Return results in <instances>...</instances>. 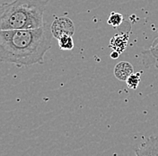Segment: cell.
<instances>
[{
  "label": "cell",
  "mask_w": 158,
  "mask_h": 156,
  "mask_svg": "<svg viewBox=\"0 0 158 156\" xmlns=\"http://www.w3.org/2000/svg\"><path fill=\"white\" fill-rule=\"evenodd\" d=\"M52 37L47 24L37 29L0 30V62L19 67L42 64Z\"/></svg>",
  "instance_id": "cell-1"
},
{
  "label": "cell",
  "mask_w": 158,
  "mask_h": 156,
  "mask_svg": "<svg viewBox=\"0 0 158 156\" xmlns=\"http://www.w3.org/2000/svg\"><path fill=\"white\" fill-rule=\"evenodd\" d=\"M45 0H13L0 5V30L37 29L42 27Z\"/></svg>",
  "instance_id": "cell-2"
},
{
  "label": "cell",
  "mask_w": 158,
  "mask_h": 156,
  "mask_svg": "<svg viewBox=\"0 0 158 156\" xmlns=\"http://www.w3.org/2000/svg\"><path fill=\"white\" fill-rule=\"evenodd\" d=\"M50 30L53 37L59 40L64 35L73 36L75 33V25L68 16H60L52 22Z\"/></svg>",
  "instance_id": "cell-3"
},
{
  "label": "cell",
  "mask_w": 158,
  "mask_h": 156,
  "mask_svg": "<svg viewBox=\"0 0 158 156\" xmlns=\"http://www.w3.org/2000/svg\"><path fill=\"white\" fill-rule=\"evenodd\" d=\"M136 156H158V137L149 136L136 149Z\"/></svg>",
  "instance_id": "cell-4"
},
{
  "label": "cell",
  "mask_w": 158,
  "mask_h": 156,
  "mask_svg": "<svg viewBox=\"0 0 158 156\" xmlns=\"http://www.w3.org/2000/svg\"><path fill=\"white\" fill-rule=\"evenodd\" d=\"M134 73V68L128 61H120L114 68V76L120 81H126Z\"/></svg>",
  "instance_id": "cell-5"
},
{
  "label": "cell",
  "mask_w": 158,
  "mask_h": 156,
  "mask_svg": "<svg viewBox=\"0 0 158 156\" xmlns=\"http://www.w3.org/2000/svg\"><path fill=\"white\" fill-rule=\"evenodd\" d=\"M128 34H116L114 35V37L110 40V46L116 51H118V53H121L127 46V42H128Z\"/></svg>",
  "instance_id": "cell-6"
},
{
  "label": "cell",
  "mask_w": 158,
  "mask_h": 156,
  "mask_svg": "<svg viewBox=\"0 0 158 156\" xmlns=\"http://www.w3.org/2000/svg\"><path fill=\"white\" fill-rule=\"evenodd\" d=\"M59 46L61 50L66 51H71L74 48V41L72 36L69 35H64L59 40Z\"/></svg>",
  "instance_id": "cell-7"
},
{
  "label": "cell",
  "mask_w": 158,
  "mask_h": 156,
  "mask_svg": "<svg viewBox=\"0 0 158 156\" xmlns=\"http://www.w3.org/2000/svg\"><path fill=\"white\" fill-rule=\"evenodd\" d=\"M122 22H123V16H122L121 14L112 12L110 15V17L108 19V24L110 25H111L112 27H114V28L118 27L121 25Z\"/></svg>",
  "instance_id": "cell-8"
},
{
  "label": "cell",
  "mask_w": 158,
  "mask_h": 156,
  "mask_svg": "<svg viewBox=\"0 0 158 156\" xmlns=\"http://www.w3.org/2000/svg\"><path fill=\"white\" fill-rule=\"evenodd\" d=\"M127 82V85L129 88H132V89H137L140 83V74L138 73H133L131 74L128 78L126 80Z\"/></svg>",
  "instance_id": "cell-9"
},
{
  "label": "cell",
  "mask_w": 158,
  "mask_h": 156,
  "mask_svg": "<svg viewBox=\"0 0 158 156\" xmlns=\"http://www.w3.org/2000/svg\"><path fill=\"white\" fill-rule=\"evenodd\" d=\"M119 54H120V53H118V51H113L110 53V57H111V59H117L118 56H119Z\"/></svg>",
  "instance_id": "cell-10"
}]
</instances>
